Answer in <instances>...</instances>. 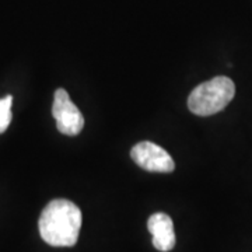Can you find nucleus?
I'll list each match as a JSON object with an SVG mask.
<instances>
[{
	"mask_svg": "<svg viewBox=\"0 0 252 252\" xmlns=\"http://www.w3.org/2000/svg\"><path fill=\"white\" fill-rule=\"evenodd\" d=\"M38 227L46 244L52 247H73L80 234V209L70 200L55 199L42 210Z\"/></svg>",
	"mask_w": 252,
	"mask_h": 252,
	"instance_id": "1",
	"label": "nucleus"
},
{
	"mask_svg": "<svg viewBox=\"0 0 252 252\" xmlns=\"http://www.w3.org/2000/svg\"><path fill=\"white\" fill-rule=\"evenodd\" d=\"M235 86L230 77L219 76L199 84L189 94L188 108L199 117L215 115L230 104L234 98Z\"/></svg>",
	"mask_w": 252,
	"mask_h": 252,
	"instance_id": "2",
	"label": "nucleus"
},
{
	"mask_svg": "<svg viewBox=\"0 0 252 252\" xmlns=\"http://www.w3.org/2000/svg\"><path fill=\"white\" fill-rule=\"evenodd\" d=\"M52 114L56 121L58 130L63 135H79L84 127V118L81 115L80 109L70 99L69 93L63 89H59L55 93Z\"/></svg>",
	"mask_w": 252,
	"mask_h": 252,
	"instance_id": "3",
	"label": "nucleus"
},
{
	"mask_svg": "<svg viewBox=\"0 0 252 252\" xmlns=\"http://www.w3.org/2000/svg\"><path fill=\"white\" fill-rule=\"evenodd\" d=\"M132 160L150 172H171L175 168L172 157L162 147L152 142H140L130 152Z\"/></svg>",
	"mask_w": 252,
	"mask_h": 252,
	"instance_id": "4",
	"label": "nucleus"
},
{
	"mask_svg": "<svg viewBox=\"0 0 252 252\" xmlns=\"http://www.w3.org/2000/svg\"><path fill=\"white\" fill-rule=\"evenodd\" d=\"M147 228L153 235V245L161 252L171 251L175 247V231L171 217L165 213H154L147 221Z\"/></svg>",
	"mask_w": 252,
	"mask_h": 252,
	"instance_id": "5",
	"label": "nucleus"
},
{
	"mask_svg": "<svg viewBox=\"0 0 252 252\" xmlns=\"http://www.w3.org/2000/svg\"><path fill=\"white\" fill-rule=\"evenodd\" d=\"M11 104H13L11 95L0 99V133H3L11 122Z\"/></svg>",
	"mask_w": 252,
	"mask_h": 252,
	"instance_id": "6",
	"label": "nucleus"
}]
</instances>
